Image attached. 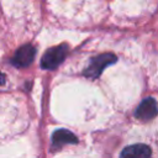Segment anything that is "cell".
Masks as SVG:
<instances>
[{"label":"cell","instance_id":"1","mask_svg":"<svg viewBox=\"0 0 158 158\" xmlns=\"http://www.w3.org/2000/svg\"><path fill=\"white\" fill-rule=\"evenodd\" d=\"M116 60H117V58L112 53H104V54L96 56L90 60L89 65L84 70V75L90 78V79H95L102 73L105 67L115 63Z\"/></svg>","mask_w":158,"mask_h":158},{"label":"cell","instance_id":"2","mask_svg":"<svg viewBox=\"0 0 158 158\" xmlns=\"http://www.w3.org/2000/svg\"><path fill=\"white\" fill-rule=\"evenodd\" d=\"M67 53H68V47L65 44L56 46V47L48 49L42 57V62H41L42 68H44V69H56L65 59Z\"/></svg>","mask_w":158,"mask_h":158},{"label":"cell","instance_id":"3","mask_svg":"<svg viewBox=\"0 0 158 158\" xmlns=\"http://www.w3.org/2000/svg\"><path fill=\"white\" fill-rule=\"evenodd\" d=\"M35 54H36L35 48L31 44H25V46H21L15 52L11 62L17 68H25V67H28L32 63V60L35 58Z\"/></svg>","mask_w":158,"mask_h":158},{"label":"cell","instance_id":"4","mask_svg":"<svg viewBox=\"0 0 158 158\" xmlns=\"http://www.w3.org/2000/svg\"><path fill=\"white\" fill-rule=\"evenodd\" d=\"M158 114V105L153 98H146L137 107L135 115L142 121H148L156 117Z\"/></svg>","mask_w":158,"mask_h":158},{"label":"cell","instance_id":"5","mask_svg":"<svg viewBox=\"0 0 158 158\" xmlns=\"http://www.w3.org/2000/svg\"><path fill=\"white\" fill-rule=\"evenodd\" d=\"M121 158H151V148L147 144L137 143L126 147L121 152Z\"/></svg>","mask_w":158,"mask_h":158},{"label":"cell","instance_id":"6","mask_svg":"<svg viewBox=\"0 0 158 158\" xmlns=\"http://www.w3.org/2000/svg\"><path fill=\"white\" fill-rule=\"evenodd\" d=\"M77 142L78 139L74 136V133H72L68 130H57L52 136V144L54 147H62L64 144H74Z\"/></svg>","mask_w":158,"mask_h":158}]
</instances>
